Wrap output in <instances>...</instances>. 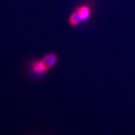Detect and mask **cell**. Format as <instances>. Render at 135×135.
Returning <instances> with one entry per match:
<instances>
[{
  "label": "cell",
  "instance_id": "4",
  "mask_svg": "<svg viewBox=\"0 0 135 135\" xmlns=\"http://www.w3.org/2000/svg\"><path fill=\"white\" fill-rule=\"evenodd\" d=\"M68 25L70 26H71V27H78V26L83 25L81 20L79 18L77 12H76V11L74 9L72 11H71V13L68 16Z\"/></svg>",
  "mask_w": 135,
  "mask_h": 135
},
{
  "label": "cell",
  "instance_id": "1",
  "mask_svg": "<svg viewBox=\"0 0 135 135\" xmlns=\"http://www.w3.org/2000/svg\"><path fill=\"white\" fill-rule=\"evenodd\" d=\"M79 18L83 24H86L89 22L94 12V3L91 0L84 1L74 8Z\"/></svg>",
  "mask_w": 135,
  "mask_h": 135
},
{
  "label": "cell",
  "instance_id": "2",
  "mask_svg": "<svg viewBox=\"0 0 135 135\" xmlns=\"http://www.w3.org/2000/svg\"><path fill=\"white\" fill-rule=\"evenodd\" d=\"M28 69L31 76L36 79H41L44 77L50 71L44 65L42 59H34L28 64Z\"/></svg>",
  "mask_w": 135,
  "mask_h": 135
},
{
  "label": "cell",
  "instance_id": "3",
  "mask_svg": "<svg viewBox=\"0 0 135 135\" xmlns=\"http://www.w3.org/2000/svg\"><path fill=\"white\" fill-rule=\"evenodd\" d=\"M41 59L43 60L44 65L47 66L50 71L57 65L59 60L58 55L56 53H52V52L46 53Z\"/></svg>",
  "mask_w": 135,
  "mask_h": 135
}]
</instances>
